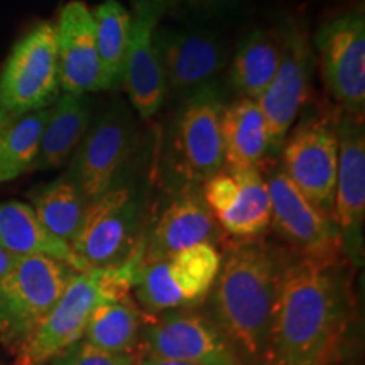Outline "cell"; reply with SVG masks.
<instances>
[{
  "mask_svg": "<svg viewBox=\"0 0 365 365\" xmlns=\"http://www.w3.org/2000/svg\"><path fill=\"white\" fill-rule=\"evenodd\" d=\"M352 264L344 255L284 252L264 365H333L354 319Z\"/></svg>",
  "mask_w": 365,
  "mask_h": 365,
  "instance_id": "cell-1",
  "label": "cell"
},
{
  "mask_svg": "<svg viewBox=\"0 0 365 365\" xmlns=\"http://www.w3.org/2000/svg\"><path fill=\"white\" fill-rule=\"evenodd\" d=\"M284 252L257 239L234 242L222 257L210 318L244 365H264Z\"/></svg>",
  "mask_w": 365,
  "mask_h": 365,
  "instance_id": "cell-2",
  "label": "cell"
},
{
  "mask_svg": "<svg viewBox=\"0 0 365 365\" xmlns=\"http://www.w3.org/2000/svg\"><path fill=\"white\" fill-rule=\"evenodd\" d=\"M158 144L137 150L127 170L98 198L91 200L71 244L86 269L117 267L144 252L150 196L156 185Z\"/></svg>",
  "mask_w": 365,
  "mask_h": 365,
  "instance_id": "cell-3",
  "label": "cell"
},
{
  "mask_svg": "<svg viewBox=\"0 0 365 365\" xmlns=\"http://www.w3.org/2000/svg\"><path fill=\"white\" fill-rule=\"evenodd\" d=\"M143 257L144 252H140L117 267L75 272L43 322L14 349L16 365H44L83 340L91 313L100 301L130 294Z\"/></svg>",
  "mask_w": 365,
  "mask_h": 365,
  "instance_id": "cell-4",
  "label": "cell"
},
{
  "mask_svg": "<svg viewBox=\"0 0 365 365\" xmlns=\"http://www.w3.org/2000/svg\"><path fill=\"white\" fill-rule=\"evenodd\" d=\"M227 90L220 80L178 103L168 137L158 145L156 178L159 182H203L225 166L223 110Z\"/></svg>",
  "mask_w": 365,
  "mask_h": 365,
  "instance_id": "cell-5",
  "label": "cell"
},
{
  "mask_svg": "<svg viewBox=\"0 0 365 365\" xmlns=\"http://www.w3.org/2000/svg\"><path fill=\"white\" fill-rule=\"evenodd\" d=\"M308 105L281 145L279 168L314 207L331 218L341 110L333 103Z\"/></svg>",
  "mask_w": 365,
  "mask_h": 365,
  "instance_id": "cell-6",
  "label": "cell"
},
{
  "mask_svg": "<svg viewBox=\"0 0 365 365\" xmlns=\"http://www.w3.org/2000/svg\"><path fill=\"white\" fill-rule=\"evenodd\" d=\"M140 144L143 140L129 102L120 97L112 98L91 122L73 154L66 176L91 202L110 188L127 170Z\"/></svg>",
  "mask_w": 365,
  "mask_h": 365,
  "instance_id": "cell-7",
  "label": "cell"
},
{
  "mask_svg": "<svg viewBox=\"0 0 365 365\" xmlns=\"http://www.w3.org/2000/svg\"><path fill=\"white\" fill-rule=\"evenodd\" d=\"M327 93L346 115H365L364 2L323 21L312 38Z\"/></svg>",
  "mask_w": 365,
  "mask_h": 365,
  "instance_id": "cell-8",
  "label": "cell"
},
{
  "mask_svg": "<svg viewBox=\"0 0 365 365\" xmlns=\"http://www.w3.org/2000/svg\"><path fill=\"white\" fill-rule=\"evenodd\" d=\"M75 269L43 255L19 257L0 277V339L17 349L63 294Z\"/></svg>",
  "mask_w": 365,
  "mask_h": 365,
  "instance_id": "cell-9",
  "label": "cell"
},
{
  "mask_svg": "<svg viewBox=\"0 0 365 365\" xmlns=\"http://www.w3.org/2000/svg\"><path fill=\"white\" fill-rule=\"evenodd\" d=\"M59 90L54 26L41 22L14 46L0 71V124L51 107Z\"/></svg>",
  "mask_w": 365,
  "mask_h": 365,
  "instance_id": "cell-10",
  "label": "cell"
},
{
  "mask_svg": "<svg viewBox=\"0 0 365 365\" xmlns=\"http://www.w3.org/2000/svg\"><path fill=\"white\" fill-rule=\"evenodd\" d=\"M282 54L276 75L257 98L269 134V156L279 153L287 132L304 110L313 93V76L317 71L312 36L307 26L294 19L279 24Z\"/></svg>",
  "mask_w": 365,
  "mask_h": 365,
  "instance_id": "cell-11",
  "label": "cell"
},
{
  "mask_svg": "<svg viewBox=\"0 0 365 365\" xmlns=\"http://www.w3.org/2000/svg\"><path fill=\"white\" fill-rule=\"evenodd\" d=\"M156 51L166 83V100L181 103L218 80L230 63V48L213 27L188 24L156 29Z\"/></svg>",
  "mask_w": 365,
  "mask_h": 365,
  "instance_id": "cell-12",
  "label": "cell"
},
{
  "mask_svg": "<svg viewBox=\"0 0 365 365\" xmlns=\"http://www.w3.org/2000/svg\"><path fill=\"white\" fill-rule=\"evenodd\" d=\"M163 193L150 203L143 264L163 261L196 244H220L223 235L205 203L202 186L161 182Z\"/></svg>",
  "mask_w": 365,
  "mask_h": 365,
  "instance_id": "cell-13",
  "label": "cell"
},
{
  "mask_svg": "<svg viewBox=\"0 0 365 365\" xmlns=\"http://www.w3.org/2000/svg\"><path fill=\"white\" fill-rule=\"evenodd\" d=\"M140 333L149 357L190 365H244L210 314L195 308L156 314Z\"/></svg>",
  "mask_w": 365,
  "mask_h": 365,
  "instance_id": "cell-14",
  "label": "cell"
},
{
  "mask_svg": "<svg viewBox=\"0 0 365 365\" xmlns=\"http://www.w3.org/2000/svg\"><path fill=\"white\" fill-rule=\"evenodd\" d=\"M339 166L333 193L331 222L341 240V252L354 267L364 262L365 222V130L364 118L340 112Z\"/></svg>",
  "mask_w": 365,
  "mask_h": 365,
  "instance_id": "cell-15",
  "label": "cell"
},
{
  "mask_svg": "<svg viewBox=\"0 0 365 365\" xmlns=\"http://www.w3.org/2000/svg\"><path fill=\"white\" fill-rule=\"evenodd\" d=\"M180 0H134L122 86L137 115L149 120L166 103V83L156 51V29Z\"/></svg>",
  "mask_w": 365,
  "mask_h": 365,
  "instance_id": "cell-16",
  "label": "cell"
},
{
  "mask_svg": "<svg viewBox=\"0 0 365 365\" xmlns=\"http://www.w3.org/2000/svg\"><path fill=\"white\" fill-rule=\"evenodd\" d=\"M266 181L272 207L271 227L289 245L291 252L313 257L344 255L340 234L331 218L314 207L279 166L269 171Z\"/></svg>",
  "mask_w": 365,
  "mask_h": 365,
  "instance_id": "cell-17",
  "label": "cell"
},
{
  "mask_svg": "<svg viewBox=\"0 0 365 365\" xmlns=\"http://www.w3.org/2000/svg\"><path fill=\"white\" fill-rule=\"evenodd\" d=\"M59 88L63 93L88 95L110 90L97 49L93 14L81 0H71L54 27Z\"/></svg>",
  "mask_w": 365,
  "mask_h": 365,
  "instance_id": "cell-18",
  "label": "cell"
},
{
  "mask_svg": "<svg viewBox=\"0 0 365 365\" xmlns=\"http://www.w3.org/2000/svg\"><path fill=\"white\" fill-rule=\"evenodd\" d=\"M93 122L88 95L59 93L49 107L34 170H53L70 161Z\"/></svg>",
  "mask_w": 365,
  "mask_h": 365,
  "instance_id": "cell-19",
  "label": "cell"
},
{
  "mask_svg": "<svg viewBox=\"0 0 365 365\" xmlns=\"http://www.w3.org/2000/svg\"><path fill=\"white\" fill-rule=\"evenodd\" d=\"M0 245L14 257L43 255L65 262L75 271L86 267L73 252L71 245L44 228L33 207L22 202L0 203Z\"/></svg>",
  "mask_w": 365,
  "mask_h": 365,
  "instance_id": "cell-20",
  "label": "cell"
},
{
  "mask_svg": "<svg viewBox=\"0 0 365 365\" xmlns=\"http://www.w3.org/2000/svg\"><path fill=\"white\" fill-rule=\"evenodd\" d=\"M282 41L279 26L254 27L237 44L230 59L228 83L239 97L257 100L276 75L281 63Z\"/></svg>",
  "mask_w": 365,
  "mask_h": 365,
  "instance_id": "cell-21",
  "label": "cell"
},
{
  "mask_svg": "<svg viewBox=\"0 0 365 365\" xmlns=\"http://www.w3.org/2000/svg\"><path fill=\"white\" fill-rule=\"evenodd\" d=\"M223 144L227 170L259 168L269 156V134L257 100L237 97L223 110Z\"/></svg>",
  "mask_w": 365,
  "mask_h": 365,
  "instance_id": "cell-22",
  "label": "cell"
},
{
  "mask_svg": "<svg viewBox=\"0 0 365 365\" xmlns=\"http://www.w3.org/2000/svg\"><path fill=\"white\" fill-rule=\"evenodd\" d=\"M237 180V191L228 207L215 220L223 235L235 242L262 239L272 223L267 181L259 168L228 170Z\"/></svg>",
  "mask_w": 365,
  "mask_h": 365,
  "instance_id": "cell-23",
  "label": "cell"
},
{
  "mask_svg": "<svg viewBox=\"0 0 365 365\" xmlns=\"http://www.w3.org/2000/svg\"><path fill=\"white\" fill-rule=\"evenodd\" d=\"M144 317L130 294L103 299L91 313L85 341L95 349L115 355H130L140 341Z\"/></svg>",
  "mask_w": 365,
  "mask_h": 365,
  "instance_id": "cell-24",
  "label": "cell"
},
{
  "mask_svg": "<svg viewBox=\"0 0 365 365\" xmlns=\"http://www.w3.org/2000/svg\"><path fill=\"white\" fill-rule=\"evenodd\" d=\"M33 210L48 232L59 240L73 244L83 223L90 200L66 175L31 193Z\"/></svg>",
  "mask_w": 365,
  "mask_h": 365,
  "instance_id": "cell-25",
  "label": "cell"
},
{
  "mask_svg": "<svg viewBox=\"0 0 365 365\" xmlns=\"http://www.w3.org/2000/svg\"><path fill=\"white\" fill-rule=\"evenodd\" d=\"M222 257L217 245L203 242L164 259L182 307L195 308L208 298L220 272Z\"/></svg>",
  "mask_w": 365,
  "mask_h": 365,
  "instance_id": "cell-26",
  "label": "cell"
},
{
  "mask_svg": "<svg viewBox=\"0 0 365 365\" xmlns=\"http://www.w3.org/2000/svg\"><path fill=\"white\" fill-rule=\"evenodd\" d=\"M49 107L0 124V182L34 170Z\"/></svg>",
  "mask_w": 365,
  "mask_h": 365,
  "instance_id": "cell-27",
  "label": "cell"
},
{
  "mask_svg": "<svg viewBox=\"0 0 365 365\" xmlns=\"http://www.w3.org/2000/svg\"><path fill=\"white\" fill-rule=\"evenodd\" d=\"M97 29V49L110 90L122 86V73L130 38V11L120 0H105L91 11Z\"/></svg>",
  "mask_w": 365,
  "mask_h": 365,
  "instance_id": "cell-28",
  "label": "cell"
},
{
  "mask_svg": "<svg viewBox=\"0 0 365 365\" xmlns=\"http://www.w3.org/2000/svg\"><path fill=\"white\" fill-rule=\"evenodd\" d=\"M182 2L196 19L195 24L213 27L217 22H223L240 14L249 6L250 0H182Z\"/></svg>",
  "mask_w": 365,
  "mask_h": 365,
  "instance_id": "cell-29",
  "label": "cell"
},
{
  "mask_svg": "<svg viewBox=\"0 0 365 365\" xmlns=\"http://www.w3.org/2000/svg\"><path fill=\"white\" fill-rule=\"evenodd\" d=\"M132 355H115L95 349L88 341L81 340L54 359V365H134Z\"/></svg>",
  "mask_w": 365,
  "mask_h": 365,
  "instance_id": "cell-30",
  "label": "cell"
},
{
  "mask_svg": "<svg viewBox=\"0 0 365 365\" xmlns=\"http://www.w3.org/2000/svg\"><path fill=\"white\" fill-rule=\"evenodd\" d=\"M19 257H14L12 254H9L6 249L0 245V277H4L6 274L14 267V264L17 262Z\"/></svg>",
  "mask_w": 365,
  "mask_h": 365,
  "instance_id": "cell-31",
  "label": "cell"
},
{
  "mask_svg": "<svg viewBox=\"0 0 365 365\" xmlns=\"http://www.w3.org/2000/svg\"><path fill=\"white\" fill-rule=\"evenodd\" d=\"M134 365H190V364L175 362V360H164V359H156V357H149V355H144V357L137 359Z\"/></svg>",
  "mask_w": 365,
  "mask_h": 365,
  "instance_id": "cell-32",
  "label": "cell"
},
{
  "mask_svg": "<svg viewBox=\"0 0 365 365\" xmlns=\"http://www.w3.org/2000/svg\"><path fill=\"white\" fill-rule=\"evenodd\" d=\"M360 2H364V0H360Z\"/></svg>",
  "mask_w": 365,
  "mask_h": 365,
  "instance_id": "cell-33",
  "label": "cell"
}]
</instances>
